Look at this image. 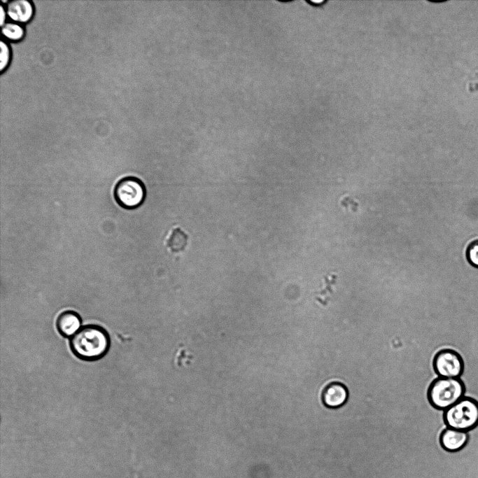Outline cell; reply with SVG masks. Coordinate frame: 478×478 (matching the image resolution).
Segmentation results:
<instances>
[{"label": "cell", "instance_id": "5", "mask_svg": "<svg viewBox=\"0 0 478 478\" xmlns=\"http://www.w3.org/2000/svg\"><path fill=\"white\" fill-rule=\"evenodd\" d=\"M433 368L440 377L459 378L463 372L464 363L458 352L443 349L435 355Z\"/></svg>", "mask_w": 478, "mask_h": 478}, {"label": "cell", "instance_id": "4", "mask_svg": "<svg viewBox=\"0 0 478 478\" xmlns=\"http://www.w3.org/2000/svg\"><path fill=\"white\" fill-rule=\"evenodd\" d=\"M146 194L143 182L133 176L120 179L114 189L115 201L126 209H134L141 206L146 198Z\"/></svg>", "mask_w": 478, "mask_h": 478}, {"label": "cell", "instance_id": "13", "mask_svg": "<svg viewBox=\"0 0 478 478\" xmlns=\"http://www.w3.org/2000/svg\"><path fill=\"white\" fill-rule=\"evenodd\" d=\"M0 70L3 71L8 64L10 57L9 48L3 41L0 43Z\"/></svg>", "mask_w": 478, "mask_h": 478}, {"label": "cell", "instance_id": "3", "mask_svg": "<svg viewBox=\"0 0 478 478\" xmlns=\"http://www.w3.org/2000/svg\"><path fill=\"white\" fill-rule=\"evenodd\" d=\"M444 421L447 428L469 432L478 426V402L463 398L444 411Z\"/></svg>", "mask_w": 478, "mask_h": 478}, {"label": "cell", "instance_id": "6", "mask_svg": "<svg viewBox=\"0 0 478 478\" xmlns=\"http://www.w3.org/2000/svg\"><path fill=\"white\" fill-rule=\"evenodd\" d=\"M349 398L346 386L337 381L327 385L323 391L321 398L323 405L328 408L336 409L343 406Z\"/></svg>", "mask_w": 478, "mask_h": 478}, {"label": "cell", "instance_id": "11", "mask_svg": "<svg viewBox=\"0 0 478 478\" xmlns=\"http://www.w3.org/2000/svg\"><path fill=\"white\" fill-rule=\"evenodd\" d=\"M1 31L3 36L11 40H19L24 34L22 28L14 23H6L2 26Z\"/></svg>", "mask_w": 478, "mask_h": 478}, {"label": "cell", "instance_id": "8", "mask_svg": "<svg viewBox=\"0 0 478 478\" xmlns=\"http://www.w3.org/2000/svg\"><path fill=\"white\" fill-rule=\"evenodd\" d=\"M81 323L80 315L71 310L62 312L56 321L57 330L66 337L74 335L81 328Z\"/></svg>", "mask_w": 478, "mask_h": 478}, {"label": "cell", "instance_id": "12", "mask_svg": "<svg viewBox=\"0 0 478 478\" xmlns=\"http://www.w3.org/2000/svg\"><path fill=\"white\" fill-rule=\"evenodd\" d=\"M465 256L468 262L478 268V239L470 242L467 246Z\"/></svg>", "mask_w": 478, "mask_h": 478}, {"label": "cell", "instance_id": "14", "mask_svg": "<svg viewBox=\"0 0 478 478\" xmlns=\"http://www.w3.org/2000/svg\"><path fill=\"white\" fill-rule=\"evenodd\" d=\"M6 19V13L2 6L0 7V24L1 26L4 25V21Z\"/></svg>", "mask_w": 478, "mask_h": 478}, {"label": "cell", "instance_id": "15", "mask_svg": "<svg viewBox=\"0 0 478 478\" xmlns=\"http://www.w3.org/2000/svg\"><path fill=\"white\" fill-rule=\"evenodd\" d=\"M308 2H309L310 3H312L313 4H317V3L321 4L323 2H325V1L324 0H309Z\"/></svg>", "mask_w": 478, "mask_h": 478}, {"label": "cell", "instance_id": "9", "mask_svg": "<svg viewBox=\"0 0 478 478\" xmlns=\"http://www.w3.org/2000/svg\"><path fill=\"white\" fill-rule=\"evenodd\" d=\"M188 236L180 227H174L166 237L164 244L167 248L173 254L183 252L188 245Z\"/></svg>", "mask_w": 478, "mask_h": 478}, {"label": "cell", "instance_id": "1", "mask_svg": "<svg viewBox=\"0 0 478 478\" xmlns=\"http://www.w3.org/2000/svg\"><path fill=\"white\" fill-rule=\"evenodd\" d=\"M73 353L84 360H96L104 357L110 348L107 331L97 325H86L71 337Z\"/></svg>", "mask_w": 478, "mask_h": 478}, {"label": "cell", "instance_id": "2", "mask_svg": "<svg viewBox=\"0 0 478 478\" xmlns=\"http://www.w3.org/2000/svg\"><path fill=\"white\" fill-rule=\"evenodd\" d=\"M465 385L459 378L439 377L428 390V398L435 409L447 410L463 398Z\"/></svg>", "mask_w": 478, "mask_h": 478}, {"label": "cell", "instance_id": "10", "mask_svg": "<svg viewBox=\"0 0 478 478\" xmlns=\"http://www.w3.org/2000/svg\"><path fill=\"white\" fill-rule=\"evenodd\" d=\"M9 17L16 22H25L32 16L33 8L29 1L15 0L10 1L7 7Z\"/></svg>", "mask_w": 478, "mask_h": 478}, {"label": "cell", "instance_id": "7", "mask_svg": "<svg viewBox=\"0 0 478 478\" xmlns=\"http://www.w3.org/2000/svg\"><path fill=\"white\" fill-rule=\"evenodd\" d=\"M469 439L468 432L451 428H446L440 435V442L442 447L448 451L461 450L467 444Z\"/></svg>", "mask_w": 478, "mask_h": 478}]
</instances>
